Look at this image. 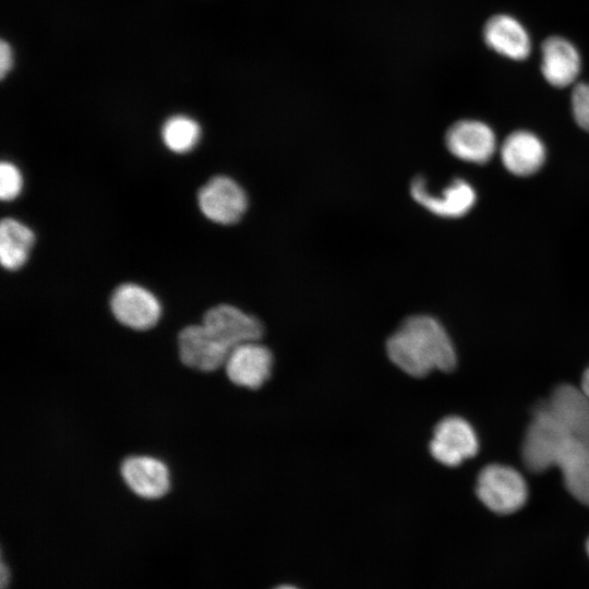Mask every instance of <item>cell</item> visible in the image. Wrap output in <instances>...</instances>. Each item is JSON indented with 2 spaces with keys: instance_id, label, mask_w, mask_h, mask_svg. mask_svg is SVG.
I'll use <instances>...</instances> for the list:
<instances>
[{
  "instance_id": "obj_11",
  "label": "cell",
  "mask_w": 589,
  "mask_h": 589,
  "mask_svg": "<svg viewBox=\"0 0 589 589\" xmlns=\"http://www.w3.org/2000/svg\"><path fill=\"white\" fill-rule=\"evenodd\" d=\"M445 144L452 155L474 164L489 161L496 149L493 130L482 121L470 119L452 124L446 132Z\"/></svg>"
},
{
  "instance_id": "obj_26",
  "label": "cell",
  "mask_w": 589,
  "mask_h": 589,
  "mask_svg": "<svg viewBox=\"0 0 589 589\" xmlns=\"http://www.w3.org/2000/svg\"><path fill=\"white\" fill-rule=\"evenodd\" d=\"M587 552H588V554H589V539H588V541H587Z\"/></svg>"
},
{
  "instance_id": "obj_2",
  "label": "cell",
  "mask_w": 589,
  "mask_h": 589,
  "mask_svg": "<svg viewBox=\"0 0 589 589\" xmlns=\"http://www.w3.org/2000/svg\"><path fill=\"white\" fill-rule=\"evenodd\" d=\"M570 437L546 402H541L533 411L522 443L521 455L526 467L533 472H541L555 466Z\"/></svg>"
},
{
  "instance_id": "obj_20",
  "label": "cell",
  "mask_w": 589,
  "mask_h": 589,
  "mask_svg": "<svg viewBox=\"0 0 589 589\" xmlns=\"http://www.w3.org/2000/svg\"><path fill=\"white\" fill-rule=\"evenodd\" d=\"M23 180L20 170L9 161L0 165V196L3 201L14 200L21 192Z\"/></svg>"
},
{
  "instance_id": "obj_12",
  "label": "cell",
  "mask_w": 589,
  "mask_h": 589,
  "mask_svg": "<svg viewBox=\"0 0 589 589\" xmlns=\"http://www.w3.org/2000/svg\"><path fill=\"white\" fill-rule=\"evenodd\" d=\"M120 474L127 486L142 498H160L170 489L168 467L164 461L153 456H128L121 462Z\"/></svg>"
},
{
  "instance_id": "obj_17",
  "label": "cell",
  "mask_w": 589,
  "mask_h": 589,
  "mask_svg": "<svg viewBox=\"0 0 589 589\" xmlns=\"http://www.w3.org/2000/svg\"><path fill=\"white\" fill-rule=\"evenodd\" d=\"M567 491L589 506V444L570 437L561 450L556 464Z\"/></svg>"
},
{
  "instance_id": "obj_15",
  "label": "cell",
  "mask_w": 589,
  "mask_h": 589,
  "mask_svg": "<svg viewBox=\"0 0 589 589\" xmlns=\"http://www.w3.org/2000/svg\"><path fill=\"white\" fill-rule=\"evenodd\" d=\"M489 48L512 60H524L531 51V39L519 21L507 14L491 16L483 27Z\"/></svg>"
},
{
  "instance_id": "obj_7",
  "label": "cell",
  "mask_w": 589,
  "mask_h": 589,
  "mask_svg": "<svg viewBox=\"0 0 589 589\" xmlns=\"http://www.w3.org/2000/svg\"><path fill=\"white\" fill-rule=\"evenodd\" d=\"M177 345L181 363L200 372H213L225 365L230 352L203 324L181 329Z\"/></svg>"
},
{
  "instance_id": "obj_19",
  "label": "cell",
  "mask_w": 589,
  "mask_h": 589,
  "mask_svg": "<svg viewBox=\"0 0 589 589\" xmlns=\"http://www.w3.org/2000/svg\"><path fill=\"white\" fill-rule=\"evenodd\" d=\"M201 128L199 123L182 115L169 118L163 125L161 137L165 145L175 153H187L199 142Z\"/></svg>"
},
{
  "instance_id": "obj_22",
  "label": "cell",
  "mask_w": 589,
  "mask_h": 589,
  "mask_svg": "<svg viewBox=\"0 0 589 589\" xmlns=\"http://www.w3.org/2000/svg\"><path fill=\"white\" fill-rule=\"evenodd\" d=\"M13 64V53L10 45L5 41H1L0 45V74L4 77L11 70Z\"/></svg>"
},
{
  "instance_id": "obj_14",
  "label": "cell",
  "mask_w": 589,
  "mask_h": 589,
  "mask_svg": "<svg viewBox=\"0 0 589 589\" xmlns=\"http://www.w3.org/2000/svg\"><path fill=\"white\" fill-rule=\"evenodd\" d=\"M545 402L573 437L589 444V396L580 387L558 385Z\"/></svg>"
},
{
  "instance_id": "obj_8",
  "label": "cell",
  "mask_w": 589,
  "mask_h": 589,
  "mask_svg": "<svg viewBox=\"0 0 589 589\" xmlns=\"http://www.w3.org/2000/svg\"><path fill=\"white\" fill-rule=\"evenodd\" d=\"M411 197L434 215L457 218L467 214L474 205L477 194L464 179L453 180L438 194H433L423 177H416L410 183Z\"/></svg>"
},
{
  "instance_id": "obj_6",
  "label": "cell",
  "mask_w": 589,
  "mask_h": 589,
  "mask_svg": "<svg viewBox=\"0 0 589 589\" xmlns=\"http://www.w3.org/2000/svg\"><path fill=\"white\" fill-rule=\"evenodd\" d=\"M110 309L120 324L135 330L152 328L161 315L158 299L135 284L119 286L110 299Z\"/></svg>"
},
{
  "instance_id": "obj_18",
  "label": "cell",
  "mask_w": 589,
  "mask_h": 589,
  "mask_svg": "<svg viewBox=\"0 0 589 589\" xmlns=\"http://www.w3.org/2000/svg\"><path fill=\"white\" fill-rule=\"evenodd\" d=\"M35 235L24 224L4 218L0 224V262L9 271L20 268L27 261Z\"/></svg>"
},
{
  "instance_id": "obj_1",
  "label": "cell",
  "mask_w": 589,
  "mask_h": 589,
  "mask_svg": "<svg viewBox=\"0 0 589 589\" xmlns=\"http://www.w3.org/2000/svg\"><path fill=\"white\" fill-rule=\"evenodd\" d=\"M390 361L408 375L422 377L433 370L450 371L456 365L453 342L442 324L429 315L406 318L387 339Z\"/></svg>"
},
{
  "instance_id": "obj_5",
  "label": "cell",
  "mask_w": 589,
  "mask_h": 589,
  "mask_svg": "<svg viewBox=\"0 0 589 589\" xmlns=\"http://www.w3.org/2000/svg\"><path fill=\"white\" fill-rule=\"evenodd\" d=\"M478 448L479 441L473 428L465 419L455 416L437 423L430 442L431 455L448 467L458 466L473 457Z\"/></svg>"
},
{
  "instance_id": "obj_4",
  "label": "cell",
  "mask_w": 589,
  "mask_h": 589,
  "mask_svg": "<svg viewBox=\"0 0 589 589\" xmlns=\"http://www.w3.org/2000/svg\"><path fill=\"white\" fill-rule=\"evenodd\" d=\"M197 202L206 218L221 225L237 223L248 207L244 190L226 176H216L206 182L199 192Z\"/></svg>"
},
{
  "instance_id": "obj_13",
  "label": "cell",
  "mask_w": 589,
  "mask_h": 589,
  "mask_svg": "<svg viewBox=\"0 0 589 589\" xmlns=\"http://www.w3.org/2000/svg\"><path fill=\"white\" fill-rule=\"evenodd\" d=\"M581 59L577 48L562 36H550L541 46V72L548 83L563 88L579 75Z\"/></svg>"
},
{
  "instance_id": "obj_16",
  "label": "cell",
  "mask_w": 589,
  "mask_h": 589,
  "mask_svg": "<svg viewBox=\"0 0 589 589\" xmlns=\"http://www.w3.org/2000/svg\"><path fill=\"white\" fill-rule=\"evenodd\" d=\"M501 159L504 167L516 176H530L537 172L545 160V147L542 141L529 131H515L501 146Z\"/></svg>"
},
{
  "instance_id": "obj_3",
  "label": "cell",
  "mask_w": 589,
  "mask_h": 589,
  "mask_svg": "<svg viewBox=\"0 0 589 589\" xmlns=\"http://www.w3.org/2000/svg\"><path fill=\"white\" fill-rule=\"evenodd\" d=\"M476 492L489 509L501 515L521 508L528 495L522 476L512 467L497 464L489 465L480 471Z\"/></svg>"
},
{
  "instance_id": "obj_25",
  "label": "cell",
  "mask_w": 589,
  "mask_h": 589,
  "mask_svg": "<svg viewBox=\"0 0 589 589\" xmlns=\"http://www.w3.org/2000/svg\"><path fill=\"white\" fill-rule=\"evenodd\" d=\"M275 589H298V588L293 586L284 585V586L276 587Z\"/></svg>"
},
{
  "instance_id": "obj_10",
  "label": "cell",
  "mask_w": 589,
  "mask_h": 589,
  "mask_svg": "<svg viewBox=\"0 0 589 589\" xmlns=\"http://www.w3.org/2000/svg\"><path fill=\"white\" fill-rule=\"evenodd\" d=\"M224 366L230 382L257 389L271 376L273 356L259 340L248 341L230 350Z\"/></svg>"
},
{
  "instance_id": "obj_9",
  "label": "cell",
  "mask_w": 589,
  "mask_h": 589,
  "mask_svg": "<svg viewBox=\"0 0 589 589\" xmlns=\"http://www.w3.org/2000/svg\"><path fill=\"white\" fill-rule=\"evenodd\" d=\"M202 324L228 349L248 341L260 340L262 323L237 306L219 304L207 310Z\"/></svg>"
},
{
  "instance_id": "obj_21",
  "label": "cell",
  "mask_w": 589,
  "mask_h": 589,
  "mask_svg": "<svg viewBox=\"0 0 589 589\" xmlns=\"http://www.w3.org/2000/svg\"><path fill=\"white\" fill-rule=\"evenodd\" d=\"M572 112L576 123L589 131V83H578L572 92Z\"/></svg>"
},
{
  "instance_id": "obj_23",
  "label": "cell",
  "mask_w": 589,
  "mask_h": 589,
  "mask_svg": "<svg viewBox=\"0 0 589 589\" xmlns=\"http://www.w3.org/2000/svg\"><path fill=\"white\" fill-rule=\"evenodd\" d=\"M580 388L584 390V393L589 396V366L584 372V375L581 377V384Z\"/></svg>"
},
{
  "instance_id": "obj_24",
  "label": "cell",
  "mask_w": 589,
  "mask_h": 589,
  "mask_svg": "<svg viewBox=\"0 0 589 589\" xmlns=\"http://www.w3.org/2000/svg\"><path fill=\"white\" fill-rule=\"evenodd\" d=\"M9 582V570L4 563L1 564V589H5Z\"/></svg>"
}]
</instances>
